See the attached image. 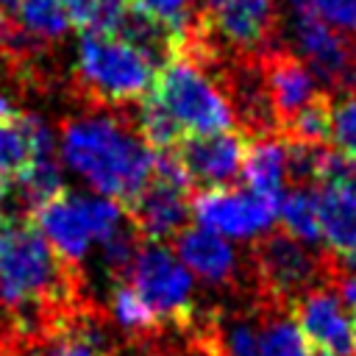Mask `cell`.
Instances as JSON below:
<instances>
[{
	"label": "cell",
	"mask_w": 356,
	"mask_h": 356,
	"mask_svg": "<svg viewBox=\"0 0 356 356\" xmlns=\"http://www.w3.org/2000/svg\"><path fill=\"white\" fill-rule=\"evenodd\" d=\"M175 256L192 275L206 284H228L236 278L239 259L231 242L200 225H189L175 236Z\"/></svg>",
	"instance_id": "15"
},
{
	"label": "cell",
	"mask_w": 356,
	"mask_h": 356,
	"mask_svg": "<svg viewBox=\"0 0 356 356\" xmlns=\"http://www.w3.org/2000/svg\"><path fill=\"white\" fill-rule=\"evenodd\" d=\"M136 131L139 136L153 147V150H170L184 139V131L170 120V114L150 97L145 95L136 108Z\"/></svg>",
	"instance_id": "26"
},
{
	"label": "cell",
	"mask_w": 356,
	"mask_h": 356,
	"mask_svg": "<svg viewBox=\"0 0 356 356\" xmlns=\"http://www.w3.org/2000/svg\"><path fill=\"white\" fill-rule=\"evenodd\" d=\"M261 75L275 125L284 128L303 108L325 97L317 86L314 72L289 50H270L261 58Z\"/></svg>",
	"instance_id": "13"
},
{
	"label": "cell",
	"mask_w": 356,
	"mask_h": 356,
	"mask_svg": "<svg viewBox=\"0 0 356 356\" xmlns=\"http://www.w3.org/2000/svg\"><path fill=\"white\" fill-rule=\"evenodd\" d=\"M81 89L97 103H139L156 81V61L120 33L83 31L75 53Z\"/></svg>",
	"instance_id": "3"
},
{
	"label": "cell",
	"mask_w": 356,
	"mask_h": 356,
	"mask_svg": "<svg viewBox=\"0 0 356 356\" xmlns=\"http://www.w3.org/2000/svg\"><path fill=\"white\" fill-rule=\"evenodd\" d=\"M353 350H356V325H353Z\"/></svg>",
	"instance_id": "32"
},
{
	"label": "cell",
	"mask_w": 356,
	"mask_h": 356,
	"mask_svg": "<svg viewBox=\"0 0 356 356\" xmlns=\"http://www.w3.org/2000/svg\"><path fill=\"white\" fill-rule=\"evenodd\" d=\"M286 175H289V147L284 136L259 134L245 145L242 178L250 192L281 200Z\"/></svg>",
	"instance_id": "16"
},
{
	"label": "cell",
	"mask_w": 356,
	"mask_h": 356,
	"mask_svg": "<svg viewBox=\"0 0 356 356\" xmlns=\"http://www.w3.org/2000/svg\"><path fill=\"white\" fill-rule=\"evenodd\" d=\"M100 248H103V264H106L108 275H114V278L128 275V270H131V264L136 259V250H139V242H136L134 231L122 228L108 242H103Z\"/></svg>",
	"instance_id": "28"
},
{
	"label": "cell",
	"mask_w": 356,
	"mask_h": 356,
	"mask_svg": "<svg viewBox=\"0 0 356 356\" xmlns=\"http://www.w3.org/2000/svg\"><path fill=\"white\" fill-rule=\"evenodd\" d=\"M323 22L348 33L356 31V0H303Z\"/></svg>",
	"instance_id": "29"
},
{
	"label": "cell",
	"mask_w": 356,
	"mask_h": 356,
	"mask_svg": "<svg viewBox=\"0 0 356 356\" xmlns=\"http://www.w3.org/2000/svg\"><path fill=\"white\" fill-rule=\"evenodd\" d=\"M345 267H348V270H350V275H356V250H353V253H348V256H345Z\"/></svg>",
	"instance_id": "31"
},
{
	"label": "cell",
	"mask_w": 356,
	"mask_h": 356,
	"mask_svg": "<svg viewBox=\"0 0 356 356\" xmlns=\"http://www.w3.org/2000/svg\"><path fill=\"white\" fill-rule=\"evenodd\" d=\"M61 6L70 17V25L103 33H117L131 8L128 0H61Z\"/></svg>",
	"instance_id": "23"
},
{
	"label": "cell",
	"mask_w": 356,
	"mask_h": 356,
	"mask_svg": "<svg viewBox=\"0 0 356 356\" xmlns=\"http://www.w3.org/2000/svg\"><path fill=\"white\" fill-rule=\"evenodd\" d=\"M33 225L64 264H81L95 245L125 228V214L111 197L64 189L33 214Z\"/></svg>",
	"instance_id": "5"
},
{
	"label": "cell",
	"mask_w": 356,
	"mask_h": 356,
	"mask_svg": "<svg viewBox=\"0 0 356 356\" xmlns=\"http://www.w3.org/2000/svg\"><path fill=\"white\" fill-rule=\"evenodd\" d=\"M111 317L125 334L134 337H150L159 328L156 314L147 309V303L128 286V284H114L111 289Z\"/></svg>",
	"instance_id": "24"
},
{
	"label": "cell",
	"mask_w": 356,
	"mask_h": 356,
	"mask_svg": "<svg viewBox=\"0 0 356 356\" xmlns=\"http://www.w3.org/2000/svg\"><path fill=\"white\" fill-rule=\"evenodd\" d=\"M295 325L300 328L303 339L314 353L325 356H348L353 350V317L350 309L342 303V298L320 284L303 292L295 303Z\"/></svg>",
	"instance_id": "12"
},
{
	"label": "cell",
	"mask_w": 356,
	"mask_h": 356,
	"mask_svg": "<svg viewBox=\"0 0 356 356\" xmlns=\"http://www.w3.org/2000/svg\"><path fill=\"white\" fill-rule=\"evenodd\" d=\"M128 6L153 25H159L161 31H167L175 39L178 50H184L200 28L192 0H128Z\"/></svg>",
	"instance_id": "19"
},
{
	"label": "cell",
	"mask_w": 356,
	"mask_h": 356,
	"mask_svg": "<svg viewBox=\"0 0 356 356\" xmlns=\"http://www.w3.org/2000/svg\"><path fill=\"white\" fill-rule=\"evenodd\" d=\"M3 19H8L36 47L61 42L70 31V17L61 0H11V8Z\"/></svg>",
	"instance_id": "18"
},
{
	"label": "cell",
	"mask_w": 356,
	"mask_h": 356,
	"mask_svg": "<svg viewBox=\"0 0 356 356\" xmlns=\"http://www.w3.org/2000/svg\"><path fill=\"white\" fill-rule=\"evenodd\" d=\"M150 97L189 136L231 131L236 122L231 97L192 53H175L161 64Z\"/></svg>",
	"instance_id": "4"
},
{
	"label": "cell",
	"mask_w": 356,
	"mask_h": 356,
	"mask_svg": "<svg viewBox=\"0 0 356 356\" xmlns=\"http://www.w3.org/2000/svg\"><path fill=\"white\" fill-rule=\"evenodd\" d=\"M289 31L300 53L298 58L317 81L345 92L356 89V42L323 22L303 0H289Z\"/></svg>",
	"instance_id": "7"
},
{
	"label": "cell",
	"mask_w": 356,
	"mask_h": 356,
	"mask_svg": "<svg viewBox=\"0 0 356 356\" xmlns=\"http://www.w3.org/2000/svg\"><path fill=\"white\" fill-rule=\"evenodd\" d=\"M61 164L95 195L131 203L156 172V150L117 114H78L58 136Z\"/></svg>",
	"instance_id": "2"
},
{
	"label": "cell",
	"mask_w": 356,
	"mask_h": 356,
	"mask_svg": "<svg viewBox=\"0 0 356 356\" xmlns=\"http://www.w3.org/2000/svg\"><path fill=\"white\" fill-rule=\"evenodd\" d=\"M189 181L175 164V159H156V172L147 186L128 203L134 228L150 242H164L178 236L192 214Z\"/></svg>",
	"instance_id": "9"
},
{
	"label": "cell",
	"mask_w": 356,
	"mask_h": 356,
	"mask_svg": "<svg viewBox=\"0 0 356 356\" xmlns=\"http://www.w3.org/2000/svg\"><path fill=\"white\" fill-rule=\"evenodd\" d=\"M209 33H217L236 50H261L275 28L273 0H206Z\"/></svg>",
	"instance_id": "14"
},
{
	"label": "cell",
	"mask_w": 356,
	"mask_h": 356,
	"mask_svg": "<svg viewBox=\"0 0 356 356\" xmlns=\"http://www.w3.org/2000/svg\"><path fill=\"white\" fill-rule=\"evenodd\" d=\"M44 356H106L97 339V331L89 325L83 314H72L64 328H58L47 339Z\"/></svg>",
	"instance_id": "25"
},
{
	"label": "cell",
	"mask_w": 356,
	"mask_h": 356,
	"mask_svg": "<svg viewBox=\"0 0 356 356\" xmlns=\"http://www.w3.org/2000/svg\"><path fill=\"white\" fill-rule=\"evenodd\" d=\"M245 139L234 131L217 134H192L184 136L172 150L175 164L186 175L189 184H200L206 189L228 186L236 175H242Z\"/></svg>",
	"instance_id": "11"
},
{
	"label": "cell",
	"mask_w": 356,
	"mask_h": 356,
	"mask_svg": "<svg viewBox=\"0 0 356 356\" xmlns=\"http://www.w3.org/2000/svg\"><path fill=\"white\" fill-rule=\"evenodd\" d=\"M192 217L200 228L225 239H259L278 220V200L250 189H203L192 197Z\"/></svg>",
	"instance_id": "10"
},
{
	"label": "cell",
	"mask_w": 356,
	"mask_h": 356,
	"mask_svg": "<svg viewBox=\"0 0 356 356\" xmlns=\"http://www.w3.org/2000/svg\"><path fill=\"white\" fill-rule=\"evenodd\" d=\"M67 270L36 225L0 220V309L28 334L50 339L75 314Z\"/></svg>",
	"instance_id": "1"
},
{
	"label": "cell",
	"mask_w": 356,
	"mask_h": 356,
	"mask_svg": "<svg viewBox=\"0 0 356 356\" xmlns=\"http://www.w3.org/2000/svg\"><path fill=\"white\" fill-rule=\"evenodd\" d=\"M259 356H314L309 342L303 339L300 328L292 317L281 309H270L259 320Z\"/></svg>",
	"instance_id": "22"
},
{
	"label": "cell",
	"mask_w": 356,
	"mask_h": 356,
	"mask_svg": "<svg viewBox=\"0 0 356 356\" xmlns=\"http://www.w3.org/2000/svg\"><path fill=\"white\" fill-rule=\"evenodd\" d=\"M33 161V139H31V114H19L14 120H0V178H19Z\"/></svg>",
	"instance_id": "21"
},
{
	"label": "cell",
	"mask_w": 356,
	"mask_h": 356,
	"mask_svg": "<svg viewBox=\"0 0 356 356\" xmlns=\"http://www.w3.org/2000/svg\"><path fill=\"white\" fill-rule=\"evenodd\" d=\"M128 286L147 303L156 320L186 323L192 317V273L181 264L175 250L161 242L139 245L136 259L128 270Z\"/></svg>",
	"instance_id": "6"
},
{
	"label": "cell",
	"mask_w": 356,
	"mask_h": 356,
	"mask_svg": "<svg viewBox=\"0 0 356 356\" xmlns=\"http://www.w3.org/2000/svg\"><path fill=\"white\" fill-rule=\"evenodd\" d=\"M278 220L284 225V234L292 239L312 245L320 242V217H317V192L309 186L284 189L278 200Z\"/></svg>",
	"instance_id": "20"
},
{
	"label": "cell",
	"mask_w": 356,
	"mask_h": 356,
	"mask_svg": "<svg viewBox=\"0 0 356 356\" xmlns=\"http://www.w3.org/2000/svg\"><path fill=\"white\" fill-rule=\"evenodd\" d=\"M339 298H342V303H345L350 312H356V275L342 278V284H339Z\"/></svg>",
	"instance_id": "30"
},
{
	"label": "cell",
	"mask_w": 356,
	"mask_h": 356,
	"mask_svg": "<svg viewBox=\"0 0 356 356\" xmlns=\"http://www.w3.org/2000/svg\"><path fill=\"white\" fill-rule=\"evenodd\" d=\"M256 275L264 295L278 309L284 300H298L312 286H320L325 273V259L309 250L289 234H267L253 253Z\"/></svg>",
	"instance_id": "8"
},
{
	"label": "cell",
	"mask_w": 356,
	"mask_h": 356,
	"mask_svg": "<svg viewBox=\"0 0 356 356\" xmlns=\"http://www.w3.org/2000/svg\"><path fill=\"white\" fill-rule=\"evenodd\" d=\"M331 139L345 156L356 159V95L331 106Z\"/></svg>",
	"instance_id": "27"
},
{
	"label": "cell",
	"mask_w": 356,
	"mask_h": 356,
	"mask_svg": "<svg viewBox=\"0 0 356 356\" xmlns=\"http://www.w3.org/2000/svg\"><path fill=\"white\" fill-rule=\"evenodd\" d=\"M317 217L328 250L342 256L356 250V186H320Z\"/></svg>",
	"instance_id": "17"
}]
</instances>
